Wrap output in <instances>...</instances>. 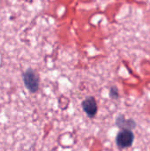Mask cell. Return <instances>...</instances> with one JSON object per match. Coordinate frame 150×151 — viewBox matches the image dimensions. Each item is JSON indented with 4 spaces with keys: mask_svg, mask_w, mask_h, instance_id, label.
<instances>
[{
    "mask_svg": "<svg viewBox=\"0 0 150 151\" xmlns=\"http://www.w3.org/2000/svg\"><path fill=\"white\" fill-rule=\"evenodd\" d=\"M23 81L26 88L31 92L35 93L39 88V77L37 73L32 70L27 69L23 74Z\"/></svg>",
    "mask_w": 150,
    "mask_h": 151,
    "instance_id": "6da1fadb",
    "label": "cell"
},
{
    "mask_svg": "<svg viewBox=\"0 0 150 151\" xmlns=\"http://www.w3.org/2000/svg\"><path fill=\"white\" fill-rule=\"evenodd\" d=\"M133 141H134V134L129 129H125L119 132L116 139L117 145L120 149H126L131 147Z\"/></svg>",
    "mask_w": 150,
    "mask_h": 151,
    "instance_id": "7a4b0ae2",
    "label": "cell"
},
{
    "mask_svg": "<svg viewBox=\"0 0 150 151\" xmlns=\"http://www.w3.org/2000/svg\"><path fill=\"white\" fill-rule=\"evenodd\" d=\"M82 108L84 111L88 114V117L93 118L97 112V104L95 99L93 96L87 97L83 102H82Z\"/></svg>",
    "mask_w": 150,
    "mask_h": 151,
    "instance_id": "3957f363",
    "label": "cell"
},
{
    "mask_svg": "<svg viewBox=\"0 0 150 151\" xmlns=\"http://www.w3.org/2000/svg\"><path fill=\"white\" fill-rule=\"evenodd\" d=\"M110 96L111 98H114V99L118 98V90L117 87H111V91H110Z\"/></svg>",
    "mask_w": 150,
    "mask_h": 151,
    "instance_id": "277c9868",
    "label": "cell"
}]
</instances>
